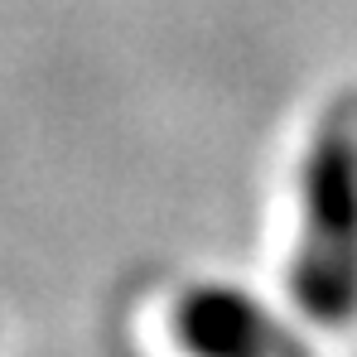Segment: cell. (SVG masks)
I'll return each mask as SVG.
<instances>
[{
  "instance_id": "cell-1",
  "label": "cell",
  "mask_w": 357,
  "mask_h": 357,
  "mask_svg": "<svg viewBox=\"0 0 357 357\" xmlns=\"http://www.w3.org/2000/svg\"><path fill=\"white\" fill-rule=\"evenodd\" d=\"M290 295L319 328H348L357 319V92L324 112L299 169Z\"/></svg>"
},
{
  "instance_id": "cell-2",
  "label": "cell",
  "mask_w": 357,
  "mask_h": 357,
  "mask_svg": "<svg viewBox=\"0 0 357 357\" xmlns=\"http://www.w3.org/2000/svg\"><path fill=\"white\" fill-rule=\"evenodd\" d=\"M169 328L188 357H314L304 338L237 285H188L169 309Z\"/></svg>"
}]
</instances>
